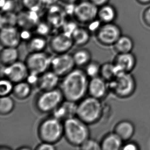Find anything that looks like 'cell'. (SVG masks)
Masks as SVG:
<instances>
[{"label":"cell","instance_id":"cell-6","mask_svg":"<svg viewBox=\"0 0 150 150\" xmlns=\"http://www.w3.org/2000/svg\"><path fill=\"white\" fill-rule=\"evenodd\" d=\"M109 89L115 95L121 98L129 97L136 89V82L130 73H126L116 77L109 81Z\"/></svg>","mask_w":150,"mask_h":150},{"label":"cell","instance_id":"cell-20","mask_svg":"<svg viewBox=\"0 0 150 150\" xmlns=\"http://www.w3.org/2000/svg\"><path fill=\"white\" fill-rule=\"evenodd\" d=\"M122 139L115 132L106 134L100 142L101 150H120L122 148Z\"/></svg>","mask_w":150,"mask_h":150},{"label":"cell","instance_id":"cell-44","mask_svg":"<svg viewBox=\"0 0 150 150\" xmlns=\"http://www.w3.org/2000/svg\"><path fill=\"white\" fill-rule=\"evenodd\" d=\"M10 149L9 148H8L7 146H2L1 147V149H0V150H10Z\"/></svg>","mask_w":150,"mask_h":150},{"label":"cell","instance_id":"cell-40","mask_svg":"<svg viewBox=\"0 0 150 150\" xmlns=\"http://www.w3.org/2000/svg\"><path fill=\"white\" fill-rule=\"evenodd\" d=\"M90 1L98 8L101 6L108 4L110 1V0H90Z\"/></svg>","mask_w":150,"mask_h":150},{"label":"cell","instance_id":"cell-2","mask_svg":"<svg viewBox=\"0 0 150 150\" xmlns=\"http://www.w3.org/2000/svg\"><path fill=\"white\" fill-rule=\"evenodd\" d=\"M64 130L67 142L74 146L79 147L90 136L88 125L76 116L64 121Z\"/></svg>","mask_w":150,"mask_h":150},{"label":"cell","instance_id":"cell-33","mask_svg":"<svg viewBox=\"0 0 150 150\" xmlns=\"http://www.w3.org/2000/svg\"><path fill=\"white\" fill-rule=\"evenodd\" d=\"M44 3L43 0H22V4L27 10L38 12Z\"/></svg>","mask_w":150,"mask_h":150},{"label":"cell","instance_id":"cell-41","mask_svg":"<svg viewBox=\"0 0 150 150\" xmlns=\"http://www.w3.org/2000/svg\"><path fill=\"white\" fill-rule=\"evenodd\" d=\"M139 4L142 5H148L150 4V0H136Z\"/></svg>","mask_w":150,"mask_h":150},{"label":"cell","instance_id":"cell-42","mask_svg":"<svg viewBox=\"0 0 150 150\" xmlns=\"http://www.w3.org/2000/svg\"><path fill=\"white\" fill-rule=\"evenodd\" d=\"M61 1L66 4H71L77 2L79 0H61Z\"/></svg>","mask_w":150,"mask_h":150},{"label":"cell","instance_id":"cell-12","mask_svg":"<svg viewBox=\"0 0 150 150\" xmlns=\"http://www.w3.org/2000/svg\"><path fill=\"white\" fill-rule=\"evenodd\" d=\"M73 45L72 35L64 31L53 35L49 42L50 49L57 54L68 53Z\"/></svg>","mask_w":150,"mask_h":150},{"label":"cell","instance_id":"cell-28","mask_svg":"<svg viewBox=\"0 0 150 150\" xmlns=\"http://www.w3.org/2000/svg\"><path fill=\"white\" fill-rule=\"evenodd\" d=\"M15 107L14 100L10 96H1L0 98V113L6 115L13 111Z\"/></svg>","mask_w":150,"mask_h":150},{"label":"cell","instance_id":"cell-11","mask_svg":"<svg viewBox=\"0 0 150 150\" xmlns=\"http://www.w3.org/2000/svg\"><path fill=\"white\" fill-rule=\"evenodd\" d=\"M29 73L28 68L25 62L18 61L12 64L4 66V77L16 83L26 80Z\"/></svg>","mask_w":150,"mask_h":150},{"label":"cell","instance_id":"cell-8","mask_svg":"<svg viewBox=\"0 0 150 150\" xmlns=\"http://www.w3.org/2000/svg\"><path fill=\"white\" fill-rule=\"evenodd\" d=\"M52 59V57L45 51L30 53L25 62L29 72L41 75L51 68Z\"/></svg>","mask_w":150,"mask_h":150},{"label":"cell","instance_id":"cell-14","mask_svg":"<svg viewBox=\"0 0 150 150\" xmlns=\"http://www.w3.org/2000/svg\"><path fill=\"white\" fill-rule=\"evenodd\" d=\"M0 40L1 45L3 47L18 48L22 40L20 31L15 26L1 28Z\"/></svg>","mask_w":150,"mask_h":150},{"label":"cell","instance_id":"cell-32","mask_svg":"<svg viewBox=\"0 0 150 150\" xmlns=\"http://www.w3.org/2000/svg\"><path fill=\"white\" fill-rule=\"evenodd\" d=\"M13 83L6 77L1 79L0 81V96H9L12 93L14 85Z\"/></svg>","mask_w":150,"mask_h":150},{"label":"cell","instance_id":"cell-21","mask_svg":"<svg viewBox=\"0 0 150 150\" xmlns=\"http://www.w3.org/2000/svg\"><path fill=\"white\" fill-rule=\"evenodd\" d=\"M135 132L134 125L129 121H122L116 125L114 129L115 132L123 141L129 140Z\"/></svg>","mask_w":150,"mask_h":150},{"label":"cell","instance_id":"cell-31","mask_svg":"<svg viewBox=\"0 0 150 150\" xmlns=\"http://www.w3.org/2000/svg\"><path fill=\"white\" fill-rule=\"evenodd\" d=\"M85 67L84 71L89 78L92 79L100 76L101 65L97 61H91Z\"/></svg>","mask_w":150,"mask_h":150},{"label":"cell","instance_id":"cell-16","mask_svg":"<svg viewBox=\"0 0 150 150\" xmlns=\"http://www.w3.org/2000/svg\"><path fill=\"white\" fill-rule=\"evenodd\" d=\"M60 77L52 70L46 71L40 75L38 86L42 91H49L57 88Z\"/></svg>","mask_w":150,"mask_h":150},{"label":"cell","instance_id":"cell-18","mask_svg":"<svg viewBox=\"0 0 150 150\" xmlns=\"http://www.w3.org/2000/svg\"><path fill=\"white\" fill-rule=\"evenodd\" d=\"M39 22L37 12L27 10L18 14V25L25 30L37 27Z\"/></svg>","mask_w":150,"mask_h":150},{"label":"cell","instance_id":"cell-30","mask_svg":"<svg viewBox=\"0 0 150 150\" xmlns=\"http://www.w3.org/2000/svg\"><path fill=\"white\" fill-rule=\"evenodd\" d=\"M3 12L1 16V28L16 26L18 25V14L12 11Z\"/></svg>","mask_w":150,"mask_h":150},{"label":"cell","instance_id":"cell-43","mask_svg":"<svg viewBox=\"0 0 150 150\" xmlns=\"http://www.w3.org/2000/svg\"><path fill=\"white\" fill-rule=\"evenodd\" d=\"M30 148H29L28 146H21V147H20V148L17 149V150H30Z\"/></svg>","mask_w":150,"mask_h":150},{"label":"cell","instance_id":"cell-4","mask_svg":"<svg viewBox=\"0 0 150 150\" xmlns=\"http://www.w3.org/2000/svg\"><path fill=\"white\" fill-rule=\"evenodd\" d=\"M38 135L42 142L55 144L64 136V122L53 116L45 118L39 124Z\"/></svg>","mask_w":150,"mask_h":150},{"label":"cell","instance_id":"cell-5","mask_svg":"<svg viewBox=\"0 0 150 150\" xmlns=\"http://www.w3.org/2000/svg\"><path fill=\"white\" fill-rule=\"evenodd\" d=\"M65 100L59 88L42 91L36 98L35 105L42 113L52 112Z\"/></svg>","mask_w":150,"mask_h":150},{"label":"cell","instance_id":"cell-19","mask_svg":"<svg viewBox=\"0 0 150 150\" xmlns=\"http://www.w3.org/2000/svg\"><path fill=\"white\" fill-rule=\"evenodd\" d=\"M117 17V10L109 3L98 8V18L102 23H114Z\"/></svg>","mask_w":150,"mask_h":150},{"label":"cell","instance_id":"cell-17","mask_svg":"<svg viewBox=\"0 0 150 150\" xmlns=\"http://www.w3.org/2000/svg\"><path fill=\"white\" fill-rule=\"evenodd\" d=\"M77 105V103L65 100L52 112L53 116L64 122L76 116Z\"/></svg>","mask_w":150,"mask_h":150},{"label":"cell","instance_id":"cell-3","mask_svg":"<svg viewBox=\"0 0 150 150\" xmlns=\"http://www.w3.org/2000/svg\"><path fill=\"white\" fill-rule=\"evenodd\" d=\"M103 112L101 100L91 96L83 98L77 103L76 116L88 125L100 121Z\"/></svg>","mask_w":150,"mask_h":150},{"label":"cell","instance_id":"cell-23","mask_svg":"<svg viewBox=\"0 0 150 150\" xmlns=\"http://www.w3.org/2000/svg\"><path fill=\"white\" fill-rule=\"evenodd\" d=\"M74 45L83 46L89 43L91 39L90 31L83 27H77L72 33Z\"/></svg>","mask_w":150,"mask_h":150},{"label":"cell","instance_id":"cell-39","mask_svg":"<svg viewBox=\"0 0 150 150\" xmlns=\"http://www.w3.org/2000/svg\"><path fill=\"white\" fill-rule=\"evenodd\" d=\"M122 149L124 150H138V147L136 144L131 142L122 146Z\"/></svg>","mask_w":150,"mask_h":150},{"label":"cell","instance_id":"cell-10","mask_svg":"<svg viewBox=\"0 0 150 150\" xmlns=\"http://www.w3.org/2000/svg\"><path fill=\"white\" fill-rule=\"evenodd\" d=\"M76 66L72 54L68 53L57 54L52 57L51 68L59 77H64L70 73Z\"/></svg>","mask_w":150,"mask_h":150},{"label":"cell","instance_id":"cell-1","mask_svg":"<svg viewBox=\"0 0 150 150\" xmlns=\"http://www.w3.org/2000/svg\"><path fill=\"white\" fill-rule=\"evenodd\" d=\"M89 77L84 70L74 68L63 77L59 89L65 100L79 103L85 98L88 91Z\"/></svg>","mask_w":150,"mask_h":150},{"label":"cell","instance_id":"cell-9","mask_svg":"<svg viewBox=\"0 0 150 150\" xmlns=\"http://www.w3.org/2000/svg\"><path fill=\"white\" fill-rule=\"evenodd\" d=\"M98 7L90 0L78 2L73 9V16L77 22L89 24L98 18Z\"/></svg>","mask_w":150,"mask_h":150},{"label":"cell","instance_id":"cell-25","mask_svg":"<svg viewBox=\"0 0 150 150\" xmlns=\"http://www.w3.org/2000/svg\"><path fill=\"white\" fill-rule=\"evenodd\" d=\"M31 92L32 86L24 81L15 84L12 93L18 100H24L30 96Z\"/></svg>","mask_w":150,"mask_h":150},{"label":"cell","instance_id":"cell-36","mask_svg":"<svg viewBox=\"0 0 150 150\" xmlns=\"http://www.w3.org/2000/svg\"><path fill=\"white\" fill-rule=\"evenodd\" d=\"M56 149L55 144L44 142H42L35 148L36 150H55Z\"/></svg>","mask_w":150,"mask_h":150},{"label":"cell","instance_id":"cell-15","mask_svg":"<svg viewBox=\"0 0 150 150\" xmlns=\"http://www.w3.org/2000/svg\"><path fill=\"white\" fill-rule=\"evenodd\" d=\"M107 82L100 76L90 79L88 93L90 96L101 100L107 96L109 89Z\"/></svg>","mask_w":150,"mask_h":150},{"label":"cell","instance_id":"cell-29","mask_svg":"<svg viewBox=\"0 0 150 150\" xmlns=\"http://www.w3.org/2000/svg\"><path fill=\"white\" fill-rule=\"evenodd\" d=\"M100 76L108 82L114 79L116 75L114 63H105L101 65Z\"/></svg>","mask_w":150,"mask_h":150},{"label":"cell","instance_id":"cell-38","mask_svg":"<svg viewBox=\"0 0 150 150\" xmlns=\"http://www.w3.org/2000/svg\"><path fill=\"white\" fill-rule=\"evenodd\" d=\"M142 18L144 24L150 27V6L144 9L142 13Z\"/></svg>","mask_w":150,"mask_h":150},{"label":"cell","instance_id":"cell-26","mask_svg":"<svg viewBox=\"0 0 150 150\" xmlns=\"http://www.w3.org/2000/svg\"><path fill=\"white\" fill-rule=\"evenodd\" d=\"M76 66L85 67L92 61L91 53L88 49L81 48L75 51L73 54Z\"/></svg>","mask_w":150,"mask_h":150},{"label":"cell","instance_id":"cell-24","mask_svg":"<svg viewBox=\"0 0 150 150\" xmlns=\"http://www.w3.org/2000/svg\"><path fill=\"white\" fill-rule=\"evenodd\" d=\"M48 43L45 37L38 35L31 37L27 44V48L30 53L39 52L44 51Z\"/></svg>","mask_w":150,"mask_h":150},{"label":"cell","instance_id":"cell-7","mask_svg":"<svg viewBox=\"0 0 150 150\" xmlns=\"http://www.w3.org/2000/svg\"><path fill=\"white\" fill-rule=\"evenodd\" d=\"M122 35L121 28L114 23H103L96 32L97 41L104 46L114 45Z\"/></svg>","mask_w":150,"mask_h":150},{"label":"cell","instance_id":"cell-13","mask_svg":"<svg viewBox=\"0 0 150 150\" xmlns=\"http://www.w3.org/2000/svg\"><path fill=\"white\" fill-rule=\"evenodd\" d=\"M136 58L131 52L119 53L114 63L116 77L124 73H130L136 65Z\"/></svg>","mask_w":150,"mask_h":150},{"label":"cell","instance_id":"cell-22","mask_svg":"<svg viewBox=\"0 0 150 150\" xmlns=\"http://www.w3.org/2000/svg\"><path fill=\"white\" fill-rule=\"evenodd\" d=\"M19 51L16 47H5L0 54V59L4 66L11 65L18 61Z\"/></svg>","mask_w":150,"mask_h":150},{"label":"cell","instance_id":"cell-37","mask_svg":"<svg viewBox=\"0 0 150 150\" xmlns=\"http://www.w3.org/2000/svg\"><path fill=\"white\" fill-rule=\"evenodd\" d=\"M40 75L35 73L29 72L28 76L27 77L26 81L29 84L33 86V85L38 86L39 82Z\"/></svg>","mask_w":150,"mask_h":150},{"label":"cell","instance_id":"cell-34","mask_svg":"<svg viewBox=\"0 0 150 150\" xmlns=\"http://www.w3.org/2000/svg\"><path fill=\"white\" fill-rule=\"evenodd\" d=\"M79 149L83 150H101V144L96 139L89 138L79 146Z\"/></svg>","mask_w":150,"mask_h":150},{"label":"cell","instance_id":"cell-35","mask_svg":"<svg viewBox=\"0 0 150 150\" xmlns=\"http://www.w3.org/2000/svg\"><path fill=\"white\" fill-rule=\"evenodd\" d=\"M36 31L38 35L43 37H46L48 35H49L50 32V28L49 25L47 24L44 23H41L37 25Z\"/></svg>","mask_w":150,"mask_h":150},{"label":"cell","instance_id":"cell-27","mask_svg":"<svg viewBox=\"0 0 150 150\" xmlns=\"http://www.w3.org/2000/svg\"><path fill=\"white\" fill-rule=\"evenodd\" d=\"M113 46L118 53H126L131 52L134 47V43L130 37L122 35Z\"/></svg>","mask_w":150,"mask_h":150}]
</instances>
